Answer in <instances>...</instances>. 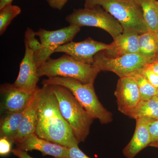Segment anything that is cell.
<instances>
[{"label":"cell","instance_id":"15","mask_svg":"<svg viewBox=\"0 0 158 158\" xmlns=\"http://www.w3.org/2000/svg\"><path fill=\"white\" fill-rule=\"evenodd\" d=\"M139 34L134 32H123L109 44L107 49L101 52L109 58H116L129 54L138 53Z\"/></svg>","mask_w":158,"mask_h":158},{"label":"cell","instance_id":"16","mask_svg":"<svg viewBox=\"0 0 158 158\" xmlns=\"http://www.w3.org/2000/svg\"><path fill=\"white\" fill-rule=\"evenodd\" d=\"M40 93L41 89L39 88L34 92L31 101L25 110L19 130L14 139V143L16 144L27 136L36 132Z\"/></svg>","mask_w":158,"mask_h":158},{"label":"cell","instance_id":"5","mask_svg":"<svg viewBox=\"0 0 158 158\" xmlns=\"http://www.w3.org/2000/svg\"><path fill=\"white\" fill-rule=\"evenodd\" d=\"M101 71L93 65L78 62L67 54L57 59L49 58L37 69L39 77H61L78 80L84 84H94Z\"/></svg>","mask_w":158,"mask_h":158},{"label":"cell","instance_id":"19","mask_svg":"<svg viewBox=\"0 0 158 158\" xmlns=\"http://www.w3.org/2000/svg\"><path fill=\"white\" fill-rule=\"evenodd\" d=\"M133 119L147 118L152 120L158 119V97L141 101L138 106L128 116Z\"/></svg>","mask_w":158,"mask_h":158},{"label":"cell","instance_id":"10","mask_svg":"<svg viewBox=\"0 0 158 158\" xmlns=\"http://www.w3.org/2000/svg\"><path fill=\"white\" fill-rule=\"evenodd\" d=\"M114 95L118 111L127 116L141 101L138 85L131 76L119 78Z\"/></svg>","mask_w":158,"mask_h":158},{"label":"cell","instance_id":"21","mask_svg":"<svg viewBox=\"0 0 158 158\" xmlns=\"http://www.w3.org/2000/svg\"><path fill=\"white\" fill-rule=\"evenodd\" d=\"M19 6L9 4L0 9V35H2L15 18L20 14Z\"/></svg>","mask_w":158,"mask_h":158},{"label":"cell","instance_id":"31","mask_svg":"<svg viewBox=\"0 0 158 158\" xmlns=\"http://www.w3.org/2000/svg\"><path fill=\"white\" fill-rule=\"evenodd\" d=\"M156 96L158 97V90L157 94L156 95Z\"/></svg>","mask_w":158,"mask_h":158},{"label":"cell","instance_id":"27","mask_svg":"<svg viewBox=\"0 0 158 158\" xmlns=\"http://www.w3.org/2000/svg\"><path fill=\"white\" fill-rule=\"evenodd\" d=\"M68 0H47L50 6L53 9L62 10Z\"/></svg>","mask_w":158,"mask_h":158},{"label":"cell","instance_id":"22","mask_svg":"<svg viewBox=\"0 0 158 158\" xmlns=\"http://www.w3.org/2000/svg\"><path fill=\"white\" fill-rule=\"evenodd\" d=\"M130 76L132 77L137 83L140 92L141 101L148 99L156 95L158 89L151 85L140 73H136Z\"/></svg>","mask_w":158,"mask_h":158},{"label":"cell","instance_id":"24","mask_svg":"<svg viewBox=\"0 0 158 158\" xmlns=\"http://www.w3.org/2000/svg\"><path fill=\"white\" fill-rule=\"evenodd\" d=\"M140 73L154 88L158 90V75L146 67L140 72Z\"/></svg>","mask_w":158,"mask_h":158},{"label":"cell","instance_id":"7","mask_svg":"<svg viewBox=\"0 0 158 158\" xmlns=\"http://www.w3.org/2000/svg\"><path fill=\"white\" fill-rule=\"evenodd\" d=\"M81 28L76 25H69L56 31L40 28L35 32V35L39 37L41 44L40 49L34 54L37 68L50 58L51 55L55 53L59 47L72 41L80 32Z\"/></svg>","mask_w":158,"mask_h":158},{"label":"cell","instance_id":"18","mask_svg":"<svg viewBox=\"0 0 158 158\" xmlns=\"http://www.w3.org/2000/svg\"><path fill=\"white\" fill-rule=\"evenodd\" d=\"M25 110L19 113L7 114L6 116L1 120V137L8 138L14 143V139L19 130Z\"/></svg>","mask_w":158,"mask_h":158},{"label":"cell","instance_id":"33","mask_svg":"<svg viewBox=\"0 0 158 158\" xmlns=\"http://www.w3.org/2000/svg\"></svg>","mask_w":158,"mask_h":158},{"label":"cell","instance_id":"8","mask_svg":"<svg viewBox=\"0 0 158 158\" xmlns=\"http://www.w3.org/2000/svg\"><path fill=\"white\" fill-rule=\"evenodd\" d=\"M150 63L138 53L112 58L106 56L100 52L94 56L93 65L101 71L111 72L120 78L140 72Z\"/></svg>","mask_w":158,"mask_h":158},{"label":"cell","instance_id":"28","mask_svg":"<svg viewBox=\"0 0 158 158\" xmlns=\"http://www.w3.org/2000/svg\"><path fill=\"white\" fill-rule=\"evenodd\" d=\"M11 152L18 158H34L31 156L27 152L17 148L12 149Z\"/></svg>","mask_w":158,"mask_h":158},{"label":"cell","instance_id":"9","mask_svg":"<svg viewBox=\"0 0 158 158\" xmlns=\"http://www.w3.org/2000/svg\"><path fill=\"white\" fill-rule=\"evenodd\" d=\"M109 44L88 38L81 42L71 41L56 49L55 52H62L69 55L78 62L93 65L94 56L107 49Z\"/></svg>","mask_w":158,"mask_h":158},{"label":"cell","instance_id":"11","mask_svg":"<svg viewBox=\"0 0 158 158\" xmlns=\"http://www.w3.org/2000/svg\"><path fill=\"white\" fill-rule=\"evenodd\" d=\"M25 52L20 64L19 73L15 81L12 84L14 88L30 93L38 89L39 77L37 65L34 59L35 52L25 43Z\"/></svg>","mask_w":158,"mask_h":158},{"label":"cell","instance_id":"26","mask_svg":"<svg viewBox=\"0 0 158 158\" xmlns=\"http://www.w3.org/2000/svg\"><path fill=\"white\" fill-rule=\"evenodd\" d=\"M65 158H91L80 149L78 146L69 148L67 156Z\"/></svg>","mask_w":158,"mask_h":158},{"label":"cell","instance_id":"13","mask_svg":"<svg viewBox=\"0 0 158 158\" xmlns=\"http://www.w3.org/2000/svg\"><path fill=\"white\" fill-rule=\"evenodd\" d=\"M135 132L130 142L123 150L126 158H134L142 150L149 146L151 135L149 126L152 119L147 118H137Z\"/></svg>","mask_w":158,"mask_h":158},{"label":"cell","instance_id":"17","mask_svg":"<svg viewBox=\"0 0 158 158\" xmlns=\"http://www.w3.org/2000/svg\"><path fill=\"white\" fill-rule=\"evenodd\" d=\"M138 54L152 62L158 60V34L148 31L139 35Z\"/></svg>","mask_w":158,"mask_h":158},{"label":"cell","instance_id":"32","mask_svg":"<svg viewBox=\"0 0 158 158\" xmlns=\"http://www.w3.org/2000/svg\"><path fill=\"white\" fill-rule=\"evenodd\" d=\"M54 158V157H52V158Z\"/></svg>","mask_w":158,"mask_h":158},{"label":"cell","instance_id":"4","mask_svg":"<svg viewBox=\"0 0 158 158\" xmlns=\"http://www.w3.org/2000/svg\"><path fill=\"white\" fill-rule=\"evenodd\" d=\"M99 6L120 23L123 32L140 35L148 31L141 7L136 0H85V7Z\"/></svg>","mask_w":158,"mask_h":158},{"label":"cell","instance_id":"6","mask_svg":"<svg viewBox=\"0 0 158 158\" xmlns=\"http://www.w3.org/2000/svg\"><path fill=\"white\" fill-rule=\"evenodd\" d=\"M65 20L69 25L95 27L106 31L115 39L123 33V29L113 16L99 6L75 9Z\"/></svg>","mask_w":158,"mask_h":158},{"label":"cell","instance_id":"30","mask_svg":"<svg viewBox=\"0 0 158 158\" xmlns=\"http://www.w3.org/2000/svg\"><path fill=\"white\" fill-rule=\"evenodd\" d=\"M13 0H0V9H2L7 5L11 4Z\"/></svg>","mask_w":158,"mask_h":158},{"label":"cell","instance_id":"14","mask_svg":"<svg viewBox=\"0 0 158 158\" xmlns=\"http://www.w3.org/2000/svg\"><path fill=\"white\" fill-rule=\"evenodd\" d=\"M1 91L4 96L3 107L7 114L23 111L35 92L30 93L20 90L10 84L1 85Z\"/></svg>","mask_w":158,"mask_h":158},{"label":"cell","instance_id":"25","mask_svg":"<svg viewBox=\"0 0 158 158\" xmlns=\"http://www.w3.org/2000/svg\"><path fill=\"white\" fill-rule=\"evenodd\" d=\"M13 142L5 137L0 138V156H6L11 152V146Z\"/></svg>","mask_w":158,"mask_h":158},{"label":"cell","instance_id":"20","mask_svg":"<svg viewBox=\"0 0 158 158\" xmlns=\"http://www.w3.org/2000/svg\"><path fill=\"white\" fill-rule=\"evenodd\" d=\"M141 7L148 31L158 32V1L136 0Z\"/></svg>","mask_w":158,"mask_h":158},{"label":"cell","instance_id":"2","mask_svg":"<svg viewBox=\"0 0 158 158\" xmlns=\"http://www.w3.org/2000/svg\"><path fill=\"white\" fill-rule=\"evenodd\" d=\"M42 84L59 85L67 88L94 119H98L102 124L113 121V113L99 100L94 84H84L76 79L61 77H48L43 80Z\"/></svg>","mask_w":158,"mask_h":158},{"label":"cell","instance_id":"12","mask_svg":"<svg viewBox=\"0 0 158 158\" xmlns=\"http://www.w3.org/2000/svg\"><path fill=\"white\" fill-rule=\"evenodd\" d=\"M15 144L17 148L26 152L37 151L43 156L55 158H65L68 152V148L40 138L35 133L29 135Z\"/></svg>","mask_w":158,"mask_h":158},{"label":"cell","instance_id":"1","mask_svg":"<svg viewBox=\"0 0 158 158\" xmlns=\"http://www.w3.org/2000/svg\"><path fill=\"white\" fill-rule=\"evenodd\" d=\"M35 134L40 138L67 148L78 146L72 130L59 110L52 85H43Z\"/></svg>","mask_w":158,"mask_h":158},{"label":"cell","instance_id":"29","mask_svg":"<svg viewBox=\"0 0 158 158\" xmlns=\"http://www.w3.org/2000/svg\"><path fill=\"white\" fill-rule=\"evenodd\" d=\"M146 67L158 75V60L148 64Z\"/></svg>","mask_w":158,"mask_h":158},{"label":"cell","instance_id":"23","mask_svg":"<svg viewBox=\"0 0 158 158\" xmlns=\"http://www.w3.org/2000/svg\"><path fill=\"white\" fill-rule=\"evenodd\" d=\"M151 143L149 146L158 148V119L153 120L149 124Z\"/></svg>","mask_w":158,"mask_h":158},{"label":"cell","instance_id":"3","mask_svg":"<svg viewBox=\"0 0 158 158\" xmlns=\"http://www.w3.org/2000/svg\"><path fill=\"white\" fill-rule=\"evenodd\" d=\"M52 86L62 116L70 126L78 143L84 142L90 134L94 119L69 89L59 85Z\"/></svg>","mask_w":158,"mask_h":158}]
</instances>
